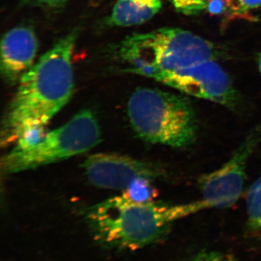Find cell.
<instances>
[{
	"mask_svg": "<svg viewBox=\"0 0 261 261\" xmlns=\"http://www.w3.org/2000/svg\"><path fill=\"white\" fill-rule=\"evenodd\" d=\"M76 37L73 31L62 38L22 75L3 118L2 145L16 142L29 127L47 126L68 102L74 88L71 57Z\"/></svg>",
	"mask_w": 261,
	"mask_h": 261,
	"instance_id": "6da1fadb",
	"label": "cell"
},
{
	"mask_svg": "<svg viewBox=\"0 0 261 261\" xmlns=\"http://www.w3.org/2000/svg\"><path fill=\"white\" fill-rule=\"evenodd\" d=\"M207 209L202 200L181 205L136 202L123 195L91 207L87 221L95 238L113 247L136 249L162 238L174 221Z\"/></svg>",
	"mask_w": 261,
	"mask_h": 261,
	"instance_id": "7a4b0ae2",
	"label": "cell"
},
{
	"mask_svg": "<svg viewBox=\"0 0 261 261\" xmlns=\"http://www.w3.org/2000/svg\"><path fill=\"white\" fill-rule=\"evenodd\" d=\"M119 55L128 71L159 82L166 73L215 61L218 53L214 44L191 32L168 28L127 37Z\"/></svg>",
	"mask_w": 261,
	"mask_h": 261,
	"instance_id": "3957f363",
	"label": "cell"
},
{
	"mask_svg": "<svg viewBox=\"0 0 261 261\" xmlns=\"http://www.w3.org/2000/svg\"><path fill=\"white\" fill-rule=\"evenodd\" d=\"M127 111L132 128L145 142L173 148L195 142L197 116L190 101L183 96L137 88L128 99Z\"/></svg>",
	"mask_w": 261,
	"mask_h": 261,
	"instance_id": "277c9868",
	"label": "cell"
},
{
	"mask_svg": "<svg viewBox=\"0 0 261 261\" xmlns=\"http://www.w3.org/2000/svg\"><path fill=\"white\" fill-rule=\"evenodd\" d=\"M100 140L97 118L92 111L84 110L63 126L47 132L32 148L12 149L3 157L2 169L5 173H15L58 162L94 148Z\"/></svg>",
	"mask_w": 261,
	"mask_h": 261,
	"instance_id": "5b68a950",
	"label": "cell"
},
{
	"mask_svg": "<svg viewBox=\"0 0 261 261\" xmlns=\"http://www.w3.org/2000/svg\"><path fill=\"white\" fill-rule=\"evenodd\" d=\"M261 139V126L250 130L227 162L199 179L202 200L207 208H227L243 192L247 163Z\"/></svg>",
	"mask_w": 261,
	"mask_h": 261,
	"instance_id": "8992f818",
	"label": "cell"
},
{
	"mask_svg": "<svg viewBox=\"0 0 261 261\" xmlns=\"http://www.w3.org/2000/svg\"><path fill=\"white\" fill-rule=\"evenodd\" d=\"M159 82L193 97L234 108L238 94L227 73L214 60L166 73Z\"/></svg>",
	"mask_w": 261,
	"mask_h": 261,
	"instance_id": "52a82bcc",
	"label": "cell"
},
{
	"mask_svg": "<svg viewBox=\"0 0 261 261\" xmlns=\"http://www.w3.org/2000/svg\"><path fill=\"white\" fill-rule=\"evenodd\" d=\"M82 166L89 181L94 186L122 192L136 179L154 180L163 173V170L153 163L117 154H92Z\"/></svg>",
	"mask_w": 261,
	"mask_h": 261,
	"instance_id": "ba28073f",
	"label": "cell"
},
{
	"mask_svg": "<svg viewBox=\"0 0 261 261\" xmlns=\"http://www.w3.org/2000/svg\"><path fill=\"white\" fill-rule=\"evenodd\" d=\"M38 39L31 27L19 25L3 36L0 51V70L6 83H18L22 75L34 65Z\"/></svg>",
	"mask_w": 261,
	"mask_h": 261,
	"instance_id": "9c48e42d",
	"label": "cell"
},
{
	"mask_svg": "<svg viewBox=\"0 0 261 261\" xmlns=\"http://www.w3.org/2000/svg\"><path fill=\"white\" fill-rule=\"evenodd\" d=\"M161 0H118L108 24L113 27H130L145 23L159 13Z\"/></svg>",
	"mask_w": 261,
	"mask_h": 261,
	"instance_id": "30bf717a",
	"label": "cell"
},
{
	"mask_svg": "<svg viewBox=\"0 0 261 261\" xmlns=\"http://www.w3.org/2000/svg\"><path fill=\"white\" fill-rule=\"evenodd\" d=\"M247 228L261 235V175L252 183L246 195Z\"/></svg>",
	"mask_w": 261,
	"mask_h": 261,
	"instance_id": "8fae6325",
	"label": "cell"
},
{
	"mask_svg": "<svg viewBox=\"0 0 261 261\" xmlns=\"http://www.w3.org/2000/svg\"><path fill=\"white\" fill-rule=\"evenodd\" d=\"M152 181L146 178L136 179L121 195L136 202H152L157 197V190L152 185Z\"/></svg>",
	"mask_w": 261,
	"mask_h": 261,
	"instance_id": "7c38bea8",
	"label": "cell"
},
{
	"mask_svg": "<svg viewBox=\"0 0 261 261\" xmlns=\"http://www.w3.org/2000/svg\"><path fill=\"white\" fill-rule=\"evenodd\" d=\"M46 126L34 125L23 130L16 141L15 150H27L38 145L47 133Z\"/></svg>",
	"mask_w": 261,
	"mask_h": 261,
	"instance_id": "4fadbf2b",
	"label": "cell"
},
{
	"mask_svg": "<svg viewBox=\"0 0 261 261\" xmlns=\"http://www.w3.org/2000/svg\"><path fill=\"white\" fill-rule=\"evenodd\" d=\"M205 10L211 15H226L228 12L242 13L240 8L233 4L232 0H203Z\"/></svg>",
	"mask_w": 261,
	"mask_h": 261,
	"instance_id": "5bb4252c",
	"label": "cell"
},
{
	"mask_svg": "<svg viewBox=\"0 0 261 261\" xmlns=\"http://www.w3.org/2000/svg\"><path fill=\"white\" fill-rule=\"evenodd\" d=\"M179 13L187 15H197L205 10L203 0H170Z\"/></svg>",
	"mask_w": 261,
	"mask_h": 261,
	"instance_id": "9a60e30c",
	"label": "cell"
},
{
	"mask_svg": "<svg viewBox=\"0 0 261 261\" xmlns=\"http://www.w3.org/2000/svg\"><path fill=\"white\" fill-rule=\"evenodd\" d=\"M190 261H239L232 255L218 252H202Z\"/></svg>",
	"mask_w": 261,
	"mask_h": 261,
	"instance_id": "2e32d148",
	"label": "cell"
},
{
	"mask_svg": "<svg viewBox=\"0 0 261 261\" xmlns=\"http://www.w3.org/2000/svg\"><path fill=\"white\" fill-rule=\"evenodd\" d=\"M28 3H32L41 6L48 7V8H58L62 6L68 0H24Z\"/></svg>",
	"mask_w": 261,
	"mask_h": 261,
	"instance_id": "e0dca14e",
	"label": "cell"
},
{
	"mask_svg": "<svg viewBox=\"0 0 261 261\" xmlns=\"http://www.w3.org/2000/svg\"><path fill=\"white\" fill-rule=\"evenodd\" d=\"M242 13L261 6V0H237Z\"/></svg>",
	"mask_w": 261,
	"mask_h": 261,
	"instance_id": "ac0fdd59",
	"label": "cell"
},
{
	"mask_svg": "<svg viewBox=\"0 0 261 261\" xmlns=\"http://www.w3.org/2000/svg\"><path fill=\"white\" fill-rule=\"evenodd\" d=\"M257 63H258L259 69H260L261 73V53L259 54L258 58H257Z\"/></svg>",
	"mask_w": 261,
	"mask_h": 261,
	"instance_id": "d6986e66",
	"label": "cell"
}]
</instances>
